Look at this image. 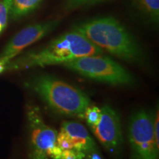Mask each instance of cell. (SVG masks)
Returning a JSON list of instances; mask_svg holds the SVG:
<instances>
[{
	"label": "cell",
	"instance_id": "cell-14",
	"mask_svg": "<svg viewBox=\"0 0 159 159\" xmlns=\"http://www.w3.org/2000/svg\"><path fill=\"white\" fill-rule=\"evenodd\" d=\"M56 143L57 147L61 150H71V149H73V144L70 137L68 136V134L65 131L61 130V129L60 132L57 133Z\"/></svg>",
	"mask_w": 159,
	"mask_h": 159
},
{
	"label": "cell",
	"instance_id": "cell-6",
	"mask_svg": "<svg viewBox=\"0 0 159 159\" xmlns=\"http://www.w3.org/2000/svg\"><path fill=\"white\" fill-rule=\"evenodd\" d=\"M134 159H158L159 144L153 132V116L142 109L131 116L128 130Z\"/></svg>",
	"mask_w": 159,
	"mask_h": 159
},
{
	"label": "cell",
	"instance_id": "cell-8",
	"mask_svg": "<svg viewBox=\"0 0 159 159\" xmlns=\"http://www.w3.org/2000/svg\"><path fill=\"white\" fill-rule=\"evenodd\" d=\"M100 121L91 128L97 140L112 153L120 150L123 144V136L119 115L111 105H105L101 108Z\"/></svg>",
	"mask_w": 159,
	"mask_h": 159
},
{
	"label": "cell",
	"instance_id": "cell-10",
	"mask_svg": "<svg viewBox=\"0 0 159 159\" xmlns=\"http://www.w3.org/2000/svg\"><path fill=\"white\" fill-rule=\"evenodd\" d=\"M9 7V15L13 19L27 16L41 5L43 0H5Z\"/></svg>",
	"mask_w": 159,
	"mask_h": 159
},
{
	"label": "cell",
	"instance_id": "cell-4",
	"mask_svg": "<svg viewBox=\"0 0 159 159\" xmlns=\"http://www.w3.org/2000/svg\"><path fill=\"white\" fill-rule=\"evenodd\" d=\"M63 66L83 77L114 85H133V75L111 57L102 54L78 57Z\"/></svg>",
	"mask_w": 159,
	"mask_h": 159
},
{
	"label": "cell",
	"instance_id": "cell-5",
	"mask_svg": "<svg viewBox=\"0 0 159 159\" xmlns=\"http://www.w3.org/2000/svg\"><path fill=\"white\" fill-rule=\"evenodd\" d=\"M29 130V159H61L62 150L57 147V132L45 122L39 108L27 106Z\"/></svg>",
	"mask_w": 159,
	"mask_h": 159
},
{
	"label": "cell",
	"instance_id": "cell-16",
	"mask_svg": "<svg viewBox=\"0 0 159 159\" xmlns=\"http://www.w3.org/2000/svg\"><path fill=\"white\" fill-rule=\"evenodd\" d=\"M85 157V154L73 149L62 150L61 152V159H84Z\"/></svg>",
	"mask_w": 159,
	"mask_h": 159
},
{
	"label": "cell",
	"instance_id": "cell-20",
	"mask_svg": "<svg viewBox=\"0 0 159 159\" xmlns=\"http://www.w3.org/2000/svg\"><path fill=\"white\" fill-rule=\"evenodd\" d=\"M3 30H4L3 27H2V25H0V33H2V32Z\"/></svg>",
	"mask_w": 159,
	"mask_h": 159
},
{
	"label": "cell",
	"instance_id": "cell-1",
	"mask_svg": "<svg viewBox=\"0 0 159 159\" xmlns=\"http://www.w3.org/2000/svg\"><path fill=\"white\" fill-rule=\"evenodd\" d=\"M103 52L81 33L71 30L60 35L41 48L14 57L7 63L6 71L63 65L78 57L100 55Z\"/></svg>",
	"mask_w": 159,
	"mask_h": 159
},
{
	"label": "cell",
	"instance_id": "cell-18",
	"mask_svg": "<svg viewBox=\"0 0 159 159\" xmlns=\"http://www.w3.org/2000/svg\"><path fill=\"white\" fill-rule=\"evenodd\" d=\"M85 159H102V157L100 156V155L97 152V150L91 151V152L87 153L85 155Z\"/></svg>",
	"mask_w": 159,
	"mask_h": 159
},
{
	"label": "cell",
	"instance_id": "cell-3",
	"mask_svg": "<svg viewBox=\"0 0 159 159\" xmlns=\"http://www.w3.org/2000/svg\"><path fill=\"white\" fill-rule=\"evenodd\" d=\"M25 85L49 108L63 116L83 119L85 109L90 105V99L85 92L52 75L34 77Z\"/></svg>",
	"mask_w": 159,
	"mask_h": 159
},
{
	"label": "cell",
	"instance_id": "cell-19",
	"mask_svg": "<svg viewBox=\"0 0 159 159\" xmlns=\"http://www.w3.org/2000/svg\"><path fill=\"white\" fill-rule=\"evenodd\" d=\"M7 63L5 61L0 60V75L6 71V68H7Z\"/></svg>",
	"mask_w": 159,
	"mask_h": 159
},
{
	"label": "cell",
	"instance_id": "cell-13",
	"mask_svg": "<svg viewBox=\"0 0 159 159\" xmlns=\"http://www.w3.org/2000/svg\"><path fill=\"white\" fill-rule=\"evenodd\" d=\"M104 0H65L63 7L66 11H71L83 6L94 5Z\"/></svg>",
	"mask_w": 159,
	"mask_h": 159
},
{
	"label": "cell",
	"instance_id": "cell-11",
	"mask_svg": "<svg viewBox=\"0 0 159 159\" xmlns=\"http://www.w3.org/2000/svg\"><path fill=\"white\" fill-rule=\"evenodd\" d=\"M142 11L152 22L159 20V0H137Z\"/></svg>",
	"mask_w": 159,
	"mask_h": 159
},
{
	"label": "cell",
	"instance_id": "cell-9",
	"mask_svg": "<svg viewBox=\"0 0 159 159\" xmlns=\"http://www.w3.org/2000/svg\"><path fill=\"white\" fill-rule=\"evenodd\" d=\"M61 129L70 137L73 144V150L85 155L97 150L94 139L91 138L86 128L80 123L66 121L63 122Z\"/></svg>",
	"mask_w": 159,
	"mask_h": 159
},
{
	"label": "cell",
	"instance_id": "cell-15",
	"mask_svg": "<svg viewBox=\"0 0 159 159\" xmlns=\"http://www.w3.org/2000/svg\"><path fill=\"white\" fill-rule=\"evenodd\" d=\"M9 16V7L5 0H0V25L5 30Z\"/></svg>",
	"mask_w": 159,
	"mask_h": 159
},
{
	"label": "cell",
	"instance_id": "cell-2",
	"mask_svg": "<svg viewBox=\"0 0 159 159\" xmlns=\"http://www.w3.org/2000/svg\"><path fill=\"white\" fill-rule=\"evenodd\" d=\"M103 51L130 63H142L144 53L134 35L114 17H101L73 26Z\"/></svg>",
	"mask_w": 159,
	"mask_h": 159
},
{
	"label": "cell",
	"instance_id": "cell-7",
	"mask_svg": "<svg viewBox=\"0 0 159 159\" xmlns=\"http://www.w3.org/2000/svg\"><path fill=\"white\" fill-rule=\"evenodd\" d=\"M61 21V19L49 20L25 27L10 40L0 54V60L8 63L27 47L54 31Z\"/></svg>",
	"mask_w": 159,
	"mask_h": 159
},
{
	"label": "cell",
	"instance_id": "cell-17",
	"mask_svg": "<svg viewBox=\"0 0 159 159\" xmlns=\"http://www.w3.org/2000/svg\"><path fill=\"white\" fill-rule=\"evenodd\" d=\"M159 117H158V111H157L156 115L153 117V132L155 139L156 142L159 144V136H158V125H159Z\"/></svg>",
	"mask_w": 159,
	"mask_h": 159
},
{
	"label": "cell",
	"instance_id": "cell-12",
	"mask_svg": "<svg viewBox=\"0 0 159 159\" xmlns=\"http://www.w3.org/2000/svg\"><path fill=\"white\" fill-rule=\"evenodd\" d=\"M101 115V109L95 105H89V106L85 109L84 113V119H85L87 123L91 128L96 127L100 121Z\"/></svg>",
	"mask_w": 159,
	"mask_h": 159
}]
</instances>
